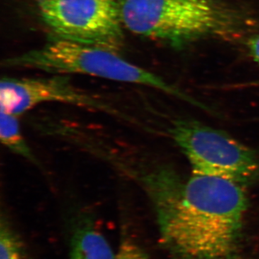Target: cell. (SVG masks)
Returning a JSON list of instances; mask_svg holds the SVG:
<instances>
[{
	"label": "cell",
	"instance_id": "1",
	"mask_svg": "<svg viewBox=\"0 0 259 259\" xmlns=\"http://www.w3.org/2000/svg\"><path fill=\"white\" fill-rule=\"evenodd\" d=\"M114 163L146 192L174 254L226 259L236 249L248 210L246 187L220 177H183L166 164Z\"/></svg>",
	"mask_w": 259,
	"mask_h": 259
},
{
	"label": "cell",
	"instance_id": "2",
	"mask_svg": "<svg viewBox=\"0 0 259 259\" xmlns=\"http://www.w3.org/2000/svg\"><path fill=\"white\" fill-rule=\"evenodd\" d=\"M122 25L136 35L180 49L208 38H230L244 20L222 0H120Z\"/></svg>",
	"mask_w": 259,
	"mask_h": 259
},
{
	"label": "cell",
	"instance_id": "3",
	"mask_svg": "<svg viewBox=\"0 0 259 259\" xmlns=\"http://www.w3.org/2000/svg\"><path fill=\"white\" fill-rule=\"evenodd\" d=\"M3 66L10 69L39 70L53 74H83L119 82L152 88L202 110L207 105L166 82L157 75L121 57L117 51L97 46L53 37L39 49L8 58Z\"/></svg>",
	"mask_w": 259,
	"mask_h": 259
},
{
	"label": "cell",
	"instance_id": "4",
	"mask_svg": "<svg viewBox=\"0 0 259 259\" xmlns=\"http://www.w3.org/2000/svg\"><path fill=\"white\" fill-rule=\"evenodd\" d=\"M169 134L190 162L192 175L220 177L245 187L258 180L256 153L226 133L179 119Z\"/></svg>",
	"mask_w": 259,
	"mask_h": 259
},
{
	"label": "cell",
	"instance_id": "5",
	"mask_svg": "<svg viewBox=\"0 0 259 259\" xmlns=\"http://www.w3.org/2000/svg\"><path fill=\"white\" fill-rule=\"evenodd\" d=\"M54 37L118 51L124 34L120 0H34Z\"/></svg>",
	"mask_w": 259,
	"mask_h": 259
},
{
	"label": "cell",
	"instance_id": "6",
	"mask_svg": "<svg viewBox=\"0 0 259 259\" xmlns=\"http://www.w3.org/2000/svg\"><path fill=\"white\" fill-rule=\"evenodd\" d=\"M49 102L66 104L123 117L107 102L76 88L67 75L1 79L0 104L3 111L19 117L38 105Z\"/></svg>",
	"mask_w": 259,
	"mask_h": 259
},
{
	"label": "cell",
	"instance_id": "7",
	"mask_svg": "<svg viewBox=\"0 0 259 259\" xmlns=\"http://www.w3.org/2000/svg\"><path fill=\"white\" fill-rule=\"evenodd\" d=\"M116 255L93 218L79 212L73 228L69 259H116Z\"/></svg>",
	"mask_w": 259,
	"mask_h": 259
},
{
	"label": "cell",
	"instance_id": "8",
	"mask_svg": "<svg viewBox=\"0 0 259 259\" xmlns=\"http://www.w3.org/2000/svg\"><path fill=\"white\" fill-rule=\"evenodd\" d=\"M0 139L5 148L12 153L40 166L38 160L32 152L20 128L18 116L1 110L0 115Z\"/></svg>",
	"mask_w": 259,
	"mask_h": 259
},
{
	"label": "cell",
	"instance_id": "9",
	"mask_svg": "<svg viewBox=\"0 0 259 259\" xmlns=\"http://www.w3.org/2000/svg\"><path fill=\"white\" fill-rule=\"evenodd\" d=\"M0 259H28L21 238L3 214L0 223Z\"/></svg>",
	"mask_w": 259,
	"mask_h": 259
},
{
	"label": "cell",
	"instance_id": "10",
	"mask_svg": "<svg viewBox=\"0 0 259 259\" xmlns=\"http://www.w3.org/2000/svg\"><path fill=\"white\" fill-rule=\"evenodd\" d=\"M116 253V259H148L142 248L128 237L122 238Z\"/></svg>",
	"mask_w": 259,
	"mask_h": 259
},
{
	"label": "cell",
	"instance_id": "11",
	"mask_svg": "<svg viewBox=\"0 0 259 259\" xmlns=\"http://www.w3.org/2000/svg\"><path fill=\"white\" fill-rule=\"evenodd\" d=\"M247 48L250 57L259 65V33L248 39Z\"/></svg>",
	"mask_w": 259,
	"mask_h": 259
}]
</instances>
